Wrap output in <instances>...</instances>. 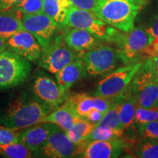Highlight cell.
Here are the masks:
<instances>
[{
  "label": "cell",
  "instance_id": "cell-6",
  "mask_svg": "<svg viewBox=\"0 0 158 158\" xmlns=\"http://www.w3.org/2000/svg\"><path fill=\"white\" fill-rule=\"evenodd\" d=\"M86 76H96L110 73L122 62L116 48L99 44L91 50L80 53Z\"/></svg>",
  "mask_w": 158,
  "mask_h": 158
},
{
  "label": "cell",
  "instance_id": "cell-19",
  "mask_svg": "<svg viewBox=\"0 0 158 158\" xmlns=\"http://www.w3.org/2000/svg\"><path fill=\"white\" fill-rule=\"evenodd\" d=\"M118 103V117L124 129H127L134 124V116L137 108V100L131 86L123 93L114 98Z\"/></svg>",
  "mask_w": 158,
  "mask_h": 158
},
{
  "label": "cell",
  "instance_id": "cell-9",
  "mask_svg": "<svg viewBox=\"0 0 158 158\" xmlns=\"http://www.w3.org/2000/svg\"><path fill=\"white\" fill-rule=\"evenodd\" d=\"M31 93L37 100L54 109L65 101L68 92H64L56 81L42 71L37 73L31 86Z\"/></svg>",
  "mask_w": 158,
  "mask_h": 158
},
{
  "label": "cell",
  "instance_id": "cell-32",
  "mask_svg": "<svg viewBox=\"0 0 158 158\" xmlns=\"http://www.w3.org/2000/svg\"><path fill=\"white\" fill-rule=\"evenodd\" d=\"M18 129L0 125V144H8L19 142Z\"/></svg>",
  "mask_w": 158,
  "mask_h": 158
},
{
  "label": "cell",
  "instance_id": "cell-27",
  "mask_svg": "<svg viewBox=\"0 0 158 158\" xmlns=\"http://www.w3.org/2000/svg\"><path fill=\"white\" fill-rule=\"evenodd\" d=\"M95 125H103L116 130H124L118 117V103L114 100V98L111 106L104 114L101 120Z\"/></svg>",
  "mask_w": 158,
  "mask_h": 158
},
{
  "label": "cell",
  "instance_id": "cell-3",
  "mask_svg": "<svg viewBox=\"0 0 158 158\" xmlns=\"http://www.w3.org/2000/svg\"><path fill=\"white\" fill-rule=\"evenodd\" d=\"M105 41L116 45L120 59L124 64L141 62V56L149 44V36L143 27H134L129 31H124L110 27Z\"/></svg>",
  "mask_w": 158,
  "mask_h": 158
},
{
  "label": "cell",
  "instance_id": "cell-12",
  "mask_svg": "<svg viewBox=\"0 0 158 158\" xmlns=\"http://www.w3.org/2000/svg\"><path fill=\"white\" fill-rule=\"evenodd\" d=\"M24 29L37 39V42L44 48L50 44L59 27L56 21L44 13L22 15Z\"/></svg>",
  "mask_w": 158,
  "mask_h": 158
},
{
  "label": "cell",
  "instance_id": "cell-28",
  "mask_svg": "<svg viewBox=\"0 0 158 158\" xmlns=\"http://www.w3.org/2000/svg\"><path fill=\"white\" fill-rule=\"evenodd\" d=\"M10 10L22 15L43 13V0H23Z\"/></svg>",
  "mask_w": 158,
  "mask_h": 158
},
{
  "label": "cell",
  "instance_id": "cell-26",
  "mask_svg": "<svg viewBox=\"0 0 158 158\" xmlns=\"http://www.w3.org/2000/svg\"><path fill=\"white\" fill-rule=\"evenodd\" d=\"M133 155L139 158H158V141L143 138L134 150Z\"/></svg>",
  "mask_w": 158,
  "mask_h": 158
},
{
  "label": "cell",
  "instance_id": "cell-14",
  "mask_svg": "<svg viewBox=\"0 0 158 158\" xmlns=\"http://www.w3.org/2000/svg\"><path fill=\"white\" fill-rule=\"evenodd\" d=\"M7 49L29 62H37L43 50L37 39L25 29L7 40Z\"/></svg>",
  "mask_w": 158,
  "mask_h": 158
},
{
  "label": "cell",
  "instance_id": "cell-37",
  "mask_svg": "<svg viewBox=\"0 0 158 158\" xmlns=\"http://www.w3.org/2000/svg\"><path fill=\"white\" fill-rule=\"evenodd\" d=\"M149 60L151 70L152 71L154 75L156 76V78L158 79V55L149 57Z\"/></svg>",
  "mask_w": 158,
  "mask_h": 158
},
{
  "label": "cell",
  "instance_id": "cell-35",
  "mask_svg": "<svg viewBox=\"0 0 158 158\" xmlns=\"http://www.w3.org/2000/svg\"><path fill=\"white\" fill-rule=\"evenodd\" d=\"M158 55V37L155 38L148 46L146 48L143 52V56L149 57L155 56Z\"/></svg>",
  "mask_w": 158,
  "mask_h": 158
},
{
  "label": "cell",
  "instance_id": "cell-10",
  "mask_svg": "<svg viewBox=\"0 0 158 158\" xmlns=\"http://www.w3.org/2000/svg\"><path fill=\"white\" fill-rule=\"evenodd\" d=\"M66 27L87 30L105 41L110 26L99 19L93 12L78 8L72 5L68 11Z\"/></svg>",
  "mask_w": 158,
  "mask_h": 158
},
{
  "label": "cell",
  "instance_id": "cell-18",
  "mask_svg": "<svg viewBox=\"0 0 158 158\" xmlns=\"http://www.w3.org/2000/svg\"><path fill=\"white\" fill-rule=\"evenodd\" d=\"M54 75L61 89L64 92H68L73 85L86 77L84 65L80 56V53L78 57Z\"/></svg>",
  "mask_w": 158,
  "mask_h": 158
},
{
  "label": "cell",
  "instance_id": "cell-30",
  "mask_svg": "<svg viewBox=\"0 0 158 158\" xmlns=\"http://www.w3.org/2000/svg\"><path fill=\"white\" fill-rule=\"evenodd\" d=\"M142 27L145 29L149 36V44L155 38L158 37V1L154 8V10L152 12Z\"/></svg>",
  "mask_w": 158,
  "mask_h": 158
},
{
  "label": "cell",
  "instance_id": "cell-24",
  "mask_svg": "<svg viewBox=\"0 0 158 158\" xmlns=\"http://www.w3.org/2000/svg\"><path fill=\"white\" fill-rule=\"evenodd\" d=\"M124 130H116L103 125H95L86 141H110L121 138Z\"/></svg>",
  "mask_w": 158,
  "mask_h": 158
},
{
  "label": "cell",
  "instance_id": "cell-16",
  "mask_svg": "<svg viewBox=\"0 0 158 158\" xmlns=\"http://www.w3.org/2000/svg\"><path fill=\"white\" fill-rule=\"evenodd\" d=\"M71 104L75 111L81 118H84L92 109H96L106 114L111 106L113 98L89 96L86 94H68L66 100Z\"/></svg>",
  "mask_w": 158,
  "mask_h": 158
},
{
  "label": "cell",
  "instance_id": "cell-15",
  "mask_svg": "<svg viewBox=\"0 0 158 158\" xmlns=\"http://www.w3.org/2000/svg\"><path fill=\"white\" fill-rule=\"evenodd\" d=\"M60 127L51 122H40L26 127L19 133V142L30 150L35 157L40 148L47 141L49 136Z\"/></svg>",
  "mask_w": 158,
  "mask_h": 158
},
{
  "label": "cell",
  "instance_id": "cell-22",
  "mask_svg": "<svg viewBox=\"0 0 158 158\" xmlns=\"http://www.w3.org/2000/svg\"><path fill=\"white\" fill-rule=\"evenodd\" d=\"M20 15L12 10L0 12V37L7 40L18 31L24 30Z\"/></svg>",
  "mask_w": 158,
  "mask_h": 158
},
{
  "label": "cell",
  "instance_id": "cell-8",
  "mask_svg": "<svg viewBox=\"0 0 158 158\" xmlns=\"http://www.w3.org/2000/svg\"><path fill=\"white\" fill-rule=\"evenodd\" d=\"M79 53L71 50L65 44L62 33L54 37L48 46L43 48L37 61L40 68L55 74L78 57Z\"/></svg>",
  "mask_w": 158,
  "mask_h": 158
},
{
  "label": "cell",
  "instance_id": "cell-31",
  "mask_svg": "<svg viewBox=\"0 0 158 158\" xmlns=\"http://www.w3.org/2000/svg\"><path fill=\"white\" fill-rule=\"evenodd\" d=\"M138 132L143 138L158 141V120L138 125Z\"/></svg>",
  "mask_w": 158,
  "mask_h": 158
},
{
  "label": "cell",
  "instance_id": "cell-29",
  "mask_svg": "<svg viewBox=\"0 0 158 158\" xmlns=\"http://www.w3.org/2000/svg\"><path fill=\"white\" fill-rule=\"evenodd\" d=\"M156 120H158V106L150 108L137 106L134 116V123L141 125Z\"/></svg>",
  "mask_w": 158,
  "mask_h": 158
},
{
  "label": "cell",
  "instance_id": "cell-1",
  "mask_svg": "<svg viewBox=\"0 0 158 158\" xmlns=\"http://www.w3.org/2000/svg\"><path fill=\"white\" fill-rule=\"evenodd\" d=\"M52 110L23 90L0 94V125L5 127L19 130L34 125Z\"/></svg>",
  "mask_w": 158,
  "mask_h": 158
},
{
  "label": "cell",
  "instance_id": "cell-20",
  "mask_svg": "<svg viewBox=\"0 0 158 158\" xmlns=\"http://www.w3.org/2000/svg\"><path fill=\"white\" fill-rule=\"evenodd\" d=\"M79 118L81 117H79L75 111L73 107L65 100L62 105L51 110L40 122H51L58 125L64 131H67L72 127Z\"/></svg>",
  "mask_w": 158,
  "mask_h": 158
},
{
  "label": "cell",
  "instance_id": "cell-4",
  "mask_svg": "<svg viewBox=\"0 0 158 158\" xmlns=\"http://www.w3.org/2000/svg\"><path fill=\"white\" fill-rule=\"evenodd\" d=\"M29 61L9 50L0 54V92L17 87L31 74Z\"/></svg>",
  "mask_w": 158,
  "mask_h": 158
},
{
  "label": "cell",
  "instance_id": "cell-36",
  "mask_svg": "<svg viewBox=\"0 0 158 158\" xmlns=\"http://www.w3.org/2000/svg\"><path fill=\"white\" fill-rule=\"evenodd\" d=\"M23 0H0V12L8 10Z\"/></svg>",
  "mask_w": 158,
  "mask_h": 158
},
{
  "label": "cell",
  "instance_id": "cell-5",
  "mask_svg": "<svg viewBox=\"0 0 158 158\" xmlns=\"http://www.w3.org/2000/svg\"><path fill=\"white\" fill-rule=\"evenodd\" d=\"M141 65V62H133L110 71L98 82L94 95L114 98L123 93L129 87Z\"/></svg>",
  "mask_w": 158,
  "mask_h": 158
},
{
  "label": "cell",
  "instance_id": "cell-2",
  "mask_svg": "<svg viewBox=\"0 0 158 158\" xmlns=\"http://www.w3.org/2000/svg\"><path fill=\"white\" fill-rule=\"evenodd\" d=\"M149 0H98L94 13L106 24L124 31L135 27V20Z\"/></svg>",
  "mask_w": 158,
  "mask_h": 158
},
{
  "label": "cell",
  "instance_id": "cell-21",
  "mask_svg": "<svg viewBox=\"0 0 158 158\" xmlns=\"http://www.w3.org/2000/svg\"><path fill=\"white\" fill-rule=\"evenodd\" d=\"M71 5L70 0H43V11L56 21L59 28H64Z\"/></svg>",
  "mask_w": 158,
  "mask_h": 158
},
{
  "label": "cell",
  "instance_id": "cell-13",
  "mask_svg": "<svg viewBox=\"0 0 158 158\" xmlns=\"http://www.w3.org/2000/svg\"><path fill=\"white\" fill-rule=\"evenodd\" d=\"M78 145L73 143L62 128L49 136L35 157L69 158L76 155Z\"/></svg>",
  "mask_w": 158,
  "mask_h": 158
},
{
  "label": "cell",
  "instance_id": "cell-11",
  "mask_svg": "<svg viewBox=\"0 0 158 158\" xmlns=\"http://www.w3.org/2000/svg\"><path fill=\"white\" fill-rule=\"evenodd\" d=\"M129 147L121 138L110 141H85L78 145L76 155L84 158H116Z\"/></svg>",
  "mask_w": 158,
  "mask_h": 158
},
{
  "label": "cell",
  "instance_id": "cell-38",
  "mask_svg": "<svg viewBox=\"0 0 158 158\" xmlns=\"http://www.w3.org/2000/svg\"><path fill=\"white\" fill-rule=\"evenodd\" d=\"M7 50V40L0 37V54Z\"/></svg>",
  "mask_w": 158,
  "mask_h": 158
},
{
  "label": "cell",
  "instance_id": "cell-23",
  "mask_svg": "<svg viewBox=\"0 0 158 158\" xmlns=\"http://www.w3.org/2000/svg\"><path fill=\"white\" fill-rule=\"evenodd\" d=\"M94 127L95 124L89 122L84 118H79L73 124L72 127L65 131V133L73 143L79 145L86 141L87 136Z\"/></svg>",
  "mask_w": 158,
  "mask_h": 158
},
{
  "label": "cell",
  "instance_id": "cell-17",
  "mask_svg": "<svg viewBox=\"0 0 158 158\" xmlns=\"http://www.w3.org/2000/svg\"><path fill=\"white\" fill-rule=\"evenodd\" d=\"M63 39L71 50L78 53H82L91 50L100 44V38L90 31L82 29L71 28L64 30Z\"/></svg>",
  "mask_w": 158,
  "mask_h": 158
},
{
  "label": "cell",
  "instance_id": "cell-34",
  "mask_svg": "<svg viewBox=\"0 0 158 158\" xmlns=\"http://www.w3.org/2000/svg\"><path fill=\"white\" fill-rule=\"evenodd\" d=\"M104 114V113L100 111V110L96 109H92L86 114V115L85 116L84 118L85 119L88 120L89 122L96 124L101 120V118H102Z\"/></svg>",
  "mask_w": 158,
  "mask_h": 158
},
{
  "label": "cell",
  "instance_id": "cell-25",
  "mask_svg": "<svg viewBox=\"0 0 158 158\" xmlns=\"http://www.w3.org/2000/svg\"><path fill=\"white\" fill-rule=\"evenodd\" d=\"M0 155L7 158L34 157L30 150L20 142L0 144Z\"/></svg>",
  "mask_w": 158,
  "mask_h": 158
},
{
  "label": "cell",
  "instance_id": "cell-33",
  "mask_svg": "<svg viewBox=\"0 0 158 158\" xmlns=\"http://www.w3.org/2000/svg\"><path fill=\"white\" fill-rule=\"evenodd\" d=\"M72 5L78 8L94 12L98 0H70Z\"/></svg>",
  "mask_w": 158,
  "mask_h": 158
},
{
  "label": "cell",
  "instance_id": "cell-7",
  "mask_svg": "<svg viewBox=\"0 0 158 158\" xmlns=\"http://www.w3.org/2000/svg\"><path fill=\"white\" fill-rule=\"evenodd\" d=\"M130 86L138 106L146 108L158 106V79L151 70L149 59L142 63Z\"/></svg>",
  "mask_w": 158,
  "mask_h": 158
}]
</instances>
